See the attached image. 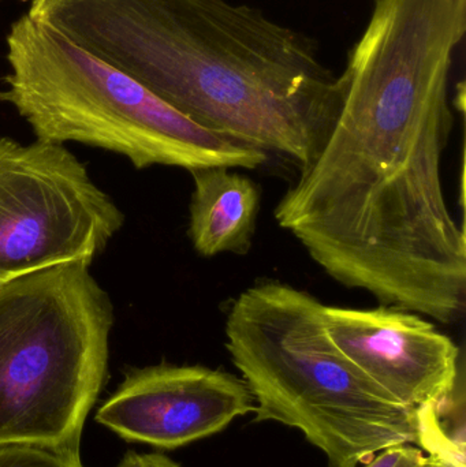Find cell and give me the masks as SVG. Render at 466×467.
Masks as SVG:
<instances>
[{
  "mask_svg": "<svg viewBox=\"0 0 466 467\" xmlns=\"http://www.w3.org/2000/svg\"><path fill=\"white\" fill-rule=\"evenodd\" d=\"M191 174L189 236L194 250L204 257L246 254L259 215V186L227 167H208Z\"/></svg>",
  "mask_w": 466,
  "mask_h": 467,
  "instance_id": "cell-9",
  "label": "cell"
},
{
  "mask_svg": "<svg viewBox=\"0 0 466 467\" xmlns=\"http://www.w3.org/2000/svg\"><path fill=\"white\" fill-rule=\"evenodd\" d=\"M437 467H466V465H460V463L454 462V461L440 460L438 458Z\"/></svg>",
  "mask_w": 466,
  "mask_h": 467,
  "instance_id": "cell-13",
  "label": "cell"
},
{
  "mask_svg": "<svg viewBox=\"0 0 466 467\" xmlns=\"http://www.w3.org/2000/svg\"><path fill=\"white\" fill-rule=\"evenodd\" d=\"M115 467H182L163 454H140L128 451Z\"/></svg>",
  "mask_w": 466,
  "mask_h": 467,
  "instance_id": "cell-12",
  "label": "cell"
},
{
  "mask_svg": "<svg viewBox=\"0 0 466 467\" xmlns=\"http://www.w3.org/2000/svg\"><path fill=\"white\" fill-rule=\"evenodd\" d=\"M323 316L337 348L407 408L440 402L461 381L459 346L418 313L325 305Z\"/></svg>",
  "mask_w": 466,
  "mask_h": 467,
  "instance_id": "cell-8",
  "label": "cell"
},
{
  "mask_svg": "<svg viewBox=\"0 0 466 467\" xmlns=\"http://www.w3.org/2000/svg\"><path fill=\"white\" fill-rule=\"evenodd\" d=\"M254 406L243 379L232 373L161 364L129 370L96 421L130 443L177 450L222 432Z\"/></svg>",
  "mask_w": 466,
  "mask_h": 467,
  "instance_id": "cell-7",
  "label": "cell"
},
{
  "mask_svg": "<svg viewBox=\"0 0 466 467\" xmlns=\"http://www.w3.org/2000/svg\"><path fill=\"white\" fill-rule=\"evenodd\" d=\"M466 0H374L333 129L274 211L328 276L442 324L466 309V238L445 196L449 84Z\"/></svg>",
  "mask_w": 466,
  "mask_h": 467,
  "instance_id": "cell-1",
  "label": "cell"
},
{
  "mask_svg": "<svg viewBox=\"0 0 466 467\" xmlns=\"http://www.w3.org/2000/svg\"><path fill=\"white\" fill-rule=\"evenodd\" d=\"M89 266L66 264L0 287V447L79 452L114 326Z\"/></svg>",
  "mask_w": 466,
  "mask_h": 467,
  "instance_id": "cell-5",
  "label": "cell"
},
{
  "mask_svg": "<svg viewBox=\"0 0 466 467\" xmlns=\"http://www.w3.org/2000/svg\"><path fill=\"white\" fill-rule=\"evenodd\" d=\"M0 467H87L79 452L37 446L0 447Z\"/></svg>",
  "mask_w": 466,
  "mask_h": 467,
  "instance_id": "cell-10",
  "label": "cell"
},
{
  "mask_svg": "<svg viewBox=\"0 0 466 467\" xmlns=\"http://www.w3.org/2000/svg\"><path fill=\"white\" fill-rule=\"evenodd\" d=\"M27 16L183 117L305 169L339 107L314 38L229 0H30Z\"/></svg>",
  "mask_w": 466,
  "mask_h": 467,
  "instance_id": "cell-2",
  "label": "cell"
},
{
  "mask_svg": "<svg viewBox=\"0 0 466 467\" xmlns=\"http://www.w3.org/2000/svg\"><path fill=\"white\" fill-rule=\"evenodd\" d=\"M125 216L65 145L0 136V287L66 264H92Z\"/></svg>",
  "mask_w": 466,
  "mask_h": 467,
  "instance_id": "cell-6",
  "label": "cell"
},
{
  "mask_svg": "<svg viewBox=\"0 0 466 467\" xmlns=\"http://www.w3.org/2000/svg\"><path fill=\"white\" fill-rule=\"evenodd\" d=\"M8 73L0 101L36 140L79 142L125 156L136 169L254 170L270 155L213 133L175 111L123 71L27 14L5 36Z\"/></svg>",
  "mask_w": 466,
  "mask_h": 467,
  "instance_id": "cell-4",
  "label": "cell"
},
{
  "mask_svg": "<svg viewBox=\"0 0 466 467\" xmlns=\"http://www.w3.org/2000/svg\"><path fill=\"white\" fill-rule=\"evenodd\" d=\"M438 458L424 454L413 444L388 447L369 460L364 467H437Z\"/></svg>",
  "mask_w": 466,
  "mask_h": 467,
  "instance_id": "cell-11",
  "label": "cell"
},
{
  "mask_svg": "<svg viewBox=\"0 0 466 467\" xmlns=\"http://www.w3.org/2000/svg\"><path fill=\"white\" fill-rule=\"evenodd\" d=\"M325 305L281 282L252 285L227 313L226 348L254 400V422L303 432L328 467L420 443L419 411L353 365L326 331Z\"/></svg>",
  "mask_w": 466,
  "mask_h": 467,
  "instance_id": "cell-3",
  "label": "cell"
}]
</instances>
